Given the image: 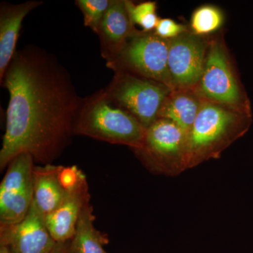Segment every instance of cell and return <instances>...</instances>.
<instances>
[{
  "mask_svg": "<svg viewBox=\"0 0 253 253\" xmlns=\"http://www.w3.org/2000/svg\"><path fill=\"white\" fill-rule=\"evenodd\" d=\"M1 84L9 101L0 169L18 155L51 164L71 142L83 99L53 54L34 46L15 52Z\"/></svg>",
  "mask_w": 253,
  "mask_h": 253,
  "instance_id": "obj_1",
  "label": "cell"
},
{
  "mask_svg": "<svg viewBox=\"0 0 253 253\" xmlns=\"http://www.w3.org/2000/svg\"><path fill=\"white\" fill-rule=\"evenodd\" d=\"M252 123L253 116L204 100L188 131V169L220 158L224 150L249 131Z\"/></svg>",
  "mask_w": 253,
  "mask_h": 253,
  "instance_id": "obj_2",
  "label": "cell"
},
{
  "mask_svg": "<svg viewBox=\"0 0 253 253\" xmlns=\"http://www.w3.org/2000/svg\"><path fill=\"white\" fill-rule=\"evenodd\" d=\"M146 131L132 115L115 104L104 89L83 99L74 126V134L126 145L132 151L142 146Z\"/></svg>",
  "mask_w": 253,
  "mask_h": 253,
  "instance_id": "obj_3",
  "label": "cell"
},
{
  "mask_svg": "<svg viewBox=\"0 0 253 253\" xmlns=\"http://www.w3.org/2000/svg\"><path fill=\"white\" fill-rule=\"evenodd\" d=\"M194 90L205 101L253 116L251 101L222 38H211L204 73Z\"/></svg>",
  "mask_w": 253,
  "mask_h": 253,
  "instance_id": "obj_4",
  "label": "cell"
},
{
  "mask_svg": "<svg viewBox=\"0 0 253 253\" xmlns=\"http://www.w3.org/2000/svg\"><path fill=\"white\" fill-rule=\"evenodd\" d=\"M133 151L150 172L179 175L188 169V131L172 121L160 118L146 129L140 149Z\"/></svg>",
  "mask_w": 253,
  "mask_h": 253,
  "instance_id": "obj_5",
  "label": "cell"
},
{
  "mask_svg": "<svg viewBox=\"0 0 253 253\" xmlns=\"http://www.w3.org/2000/svg\"><path fill=\"white\" fill-rule=\"evenodd\" d=\"M169 46V40L161 38L155 32L139 31L106 64L115 72L133 73L162 83L174 90L168 68Z\"/></svg>",
  "mask_w": 253,
  "mask_h": 253,
  "instance_id": "obj_6",
  "label": "cell"
},
{
  "mask_svg": "<svg viewBox=\"0 0 253 253\" xmlns=\"http://www.w3.org/2000/svg\"><path fill=\"white\" fill-rule=\"evenodd\" d=\"M104 89L111 101L132 115L147 129L158 119L159 110L171 92L167 86L126 71H117Z\"/></svg>",
  "mask_w": 253,
  "mask_h": 253,
  "instance_id": "obj_7",
  "label": "cell"
},
{
  "mask_svg": "<svg viewBox=\"0 0 253 253\" xmlns=\"http://www.w3.org/2000/svg\"><path fill=\"white\" fill-rule=\"evenodd\" d=\"M34 159L21 154L8 166L0 184V224H13L22 220L33 200Z\"/></svg>",
  "mask_w": 253,
  "mask_h": 253,
  "instance_id": "obj_8",
  "label": "cell"
},
{
  "mask_svg": "<svg viewBox=\"0 0 253 253\" xmlns=\"http://www.w3.org/2000/svg\"><path fill=\"white\" fill-rule=\"evenodd\" d=\"M211 38L190 31L169 40L168 68L174 89H194L204 73Z\"/></svg>",
  "mask_w": 253,
  "mask_h": 253,
  "instance_id": "obj_9",
  "label": "cell"
},
{
  "mask_svg": "<svg viewBox=\"0 0 253 253\" xmlns=\"http://www.w3.org/2000/svg\"><path fill=\"white\" fill-rule=\"evenodd\" d=\"M56 244L46 226L45 215L33 201L22 220L0 224V244L15 253H49Z\"/></svg>",
  "mask_w": 253,
  "mask_h": 253,
  "instance_id": "obj_10",
  "label": "cell"
},
{
  "mask_svg": "<svg viewBox=\"0 0 253 253\" xmlns=\"http://www.w3.org/2000/svg\"><path fill=\"white\" fill-rule=\"evenodd\" d=\"M90 194L86 176L81 172L59 207L45 216L46 224L56 242L72 239L83 208L89 204Z\"/></svg>",
  "mask_w": 253,
  "mask_h": 253,
  "instance_id": "obj_11",
  "label": "cell"
},
{
  "mask_svg": "<svg viewBox=\"0 0 253 253\" xmlns=\"http://www.w3.org/2000/svg\"><path fill=\"white\" fill-rule=\"evenodd\" d=\"M138 32L129 17L126 0H111L97 33L103 57L106 61L116 57Z\"/></svg>",
  "mask_w": 253,
  "mask_h": 253,
  "instance_id": "obj_12",
  "label": "cell"
},
{
  "mask_svg": "<svg viewBox=\"0 0 253 253\" xmlns=\"http://www.w3.org/2000/svg\"><path fill=\"white\" fill-rule=\"evenodd\" d=\"M41 1H27L12 4L1 2L0 6V82L16 52V42L23 19L42 4Z\"/></svg>",
  "mask_w": 253,
  "mask_h": 253,
  "instance_id": "obj_13",
  "label": "cell"
},
{
  "mask_svg": "<svg viewBox=\"0 0 253 253\" xmlns=\"http://www.w3.org/2000/svg\"><path fill=\"white\" fill-rule=\"evenodd\" d=\"M62 169L63 166L51 164L33 168V201L45 216L59 207L71 186L63 181Z\"/></svg>",
  "mask_w": 253,
  "mask_h": 253,
  "instance_id": "obj_14",
  "label": "cell"
},
{
  "mask_svg": "<svg viewBox=\"0 0 253 253\" xmlns=\"http://www.w3.org/2000/svg\"><path fill=\"white\" fill-rule=\"evenodd\" d=\"M204 99L194 89H174L168 94L158 118L175 123L189 131L196 121Z\"/></svg>",
  "mask_w": 253,
  "mask_h": 253,
  "instance_id": "obj_15",
  "label": "cell"
},
{
  "mask_svg": "<svg viewBox=\"0 0 253 253\" xmlns=\"http://www.w3.org/2000/svg\"><path fill=\"white\" fill-rule=\"evenodd\" d=\"M94 221L93 208L89 203L82 211L71 240L73 253H107L104 246L109 244V239L106 234L96 229Z\"/></svg>",
  "mask_w": 253,
  "mask_h": 253,
  "instance_id": "obj_16",
  "label": "cell"
},
{
  "mask_svg": "<svg viewBox=\"0 0 253 253\" xmlns=\"http://www.w3.org/2000/svg\"><path fill=\"white\" fill-rule=\"evenodd\" d=\"M224 21V14L221 9L212 5H204L193 13L190 31L197 36H208L218 31Z\"/></svg>",
  "mask_w": 253,
  "mask_h": 253,
  "instance_id": "obj_17",
  "label": "cell"
},
{
  "mask_svg": "<svg viewBox=\"0 0 253 253\" xmlns=\"http://www.w3.org/2000/svg\"><path fill=\"white\" fill-rule=\"evenodd\" d=\"M126 4L133 24L139 25L144 32H152L156 29L160 18L156 14L157 6L155 1H144L135 4L126 0Z\"/></svg>",
  "mask_w": 253,
  "mask_h": 253,
  "instance_id": "obj_18",
  "label": "cell"
},
{
  "mask_svg": "<svg viewBox=\"0 0 253 253\" xmlns=\"http://www.w3.org/2000/svg\"><path fill=\"white\" fill-rule=\"evenodd\" d=\"M111 0H78L76 4L84 15V25L97 34L99 25Z\"/></svg>",
  "mask_w": 253,
  "mask_h": 253,
  "instance_id": "obj_19",
  "label": "cell"
},
{
  "mask_svg": "<svg viewBox=\"0 0 253 253\" xmlns=\"http://www.w3.org/2000/svg\"><path fill=\"white\" fill-rule=\"evenodd\" d=\"M189 31L185 25L179 24L170 18H160L155 33L164 39L172 40Z\"/></svg>",
  "mask_w": 253,
  "mask_h": 253,
  "instance_id": "obj_20",
  "label": "cell"
},
{
  "mask_svg": "<svg viewBox=\"0 0 253 253\" xmlns=\"http://www.w3.org/2000/svg\"><path fill=\"white\" fill-rule=\"evenodd\" d=\"M49 253H73L71 249V240L65 242H56Z\"/></svg>",
  "mask_w": 253,
  "mask_h": 253,
  "instance_id": "obj_21",
  "label": "cell"
},
{
  "mask_svg": "<svg viewBox=\"0 0 253 253\" xmlns=\"http://www.w3.org/2000/svg\"><path fill=\"white\" fill-rule=\"evenodd\" d=\"M0 253H15L8 246L0 244Z\"/></svg>",
  "mask_w": 253,
  "mask_h": 253,
  "instance_id": "obj_22",
  "label": "cell"
}]
</instances>
